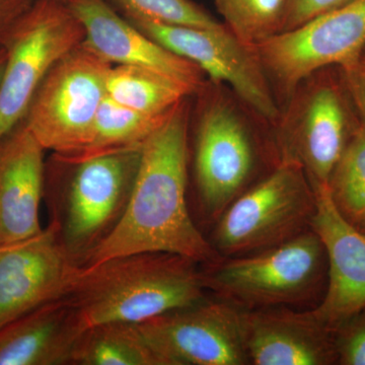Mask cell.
<instances>
[{
	"instance_id": "obj_1",
	"label": "cell",
	"mask_w": 365,
	"mask_h": 365,
	"mask_svg": "<svg viewBox=\"0 0 365 365\" xmlns=\"http://www.w3.org/2000/svg\"><path fill=\"white\" fill-rule=\"evenodd\" d=\"M189 98L180 102L143 143L121 220L81 266L143 252L180 255L202 265L220 258L196 227L187 206Z\"/></svg>"
},
{
	"instance_id": "obj_2",
	"label": "cell",
	"mask_w": 365,
	"mask_h": 365,
	"mask_svg": "<svg viewBox=\"0 0 365 365\" xmlns=\"http://www.w3.org/2000/svg\"><path fill=\"white\" fill-rule=\"evenodd\" d=\"M202 264L163 252L115 257L79 266L64 297L86 328L107 323L139 324L205 299Z\"/></svg>"
},
{
	"instance_id": "obj_3",
	"label": "cell",
	"mask_w": 365,
	"mask_h": 365,
	"mask_svg": "<svg viewBox=\"0 0 365 365\" xmlns=\"http://www.w3.org/2000/svg\"><path fill=\"white\" fill-rule=\"evenodd\" d=\"M196 95L194 174L204 211L217 220L255 184L265 150L276 153L257 133L259 118L228 86L209 81Z\"/></svg>"
},
{
	"instance_id": "obj_4",
	"label": "cell",
	"mask_w": 365,
	"mask_h": 365,
	"mask_svg": "<svg viewBox=\"0 0 365 365\" xmlns=\"http://www.w3.org/2000/svg\"><path fill=\"white\" fill-rule=\"evenodd\" d=\"M361 127L341 67L318 69L300 81L281 109L272 133L278 162L299 163L314 191L327 187Z\"/></svg>"
},
{
	"instance_id": "obj_5",
	"label": "cell",
	"mask_w": 365,
	"mask_h": 365,
	"mask_svg": "<svg viewBox=\"0 0 365 365\" xmlns=\"http://www.w3.org/2000/svg\"><path fill=\"white\" fill-rule=\"evenodd\" d=\"M206 289L246 311L294 306L321 297L328 281L325 247L313 230L278 246L202 265Z\"/></svg>"
},
{
	"instance_id": "obj_6",
	"label": "cell",
	"mask_w": 365,
	"mask_h": 365,
	"mask_svg": "<svg viewBox=\"0 0 365 365\" xmlns=\"http://www.w3.org/2000/svg\"><path fill=\"white\" fill-rule=\"evenodd\" d=\"M317 194L299 163L281 160L217 218L213 248L239 257L272 248L311 230Z\"/></svg>"
},
{
	"instance_id": "obj_7",
	"label": "cell",
	"mask_w": 365,
	"mask_h": 365,
	"mask_svg": "<svg viewBox=\"0 0 365 365\" xmlns=\"http://www.w3.org/2000/svg\"><path fill=\"white\" fill-rule=\"evenodd\" d=\"M111 67L81 42L52 66L36 91L23 121L58 162L88 145Z\"/></svg>"
},
{
	"instance_id": "obj_8",
	"label": "cell",
	"mask_w": 365,
	"mask_h": 365,
	"mask_svg": "<svg viewBox=\"0 0 365 365\" xmlns=\"http://www.w3.org/2000/svg\"><path fill=\"white\" fill-rule=\"evenodd\" d=\"M83 40L81 21L60 0H35L0 37L6 53L0 81V140L23 121L48 71Z\"/></svg>"
},
{
	"instance_id": "obj_9",
	"label": "cell",
	"mask_w": 365,
	"mask_h": 365,
	"mask_svg": "<svg viewBox=\"0 0 365 365\" xmlns=\"http://www.w3.org/2000/svg\"><path fill=\"white\" fill-rule=\"evenodd\" d=\"M141 148L116 151L73 165L58 215L62 241L79 266L121 220L135 180Z\"/></svg>"
},
{
	"instance_id": "obj_10",
	"label": "cell",
	"mask_w": 365,
	"mask_h": 365,
	"mask_svg": "<svg viewBox=\"0 0 365 365\" xmlns=\"http://www.w3.org/2000/svg\"><path fill=\"white\" fill-rule=\"evenodd\" d=\"M127 20L165 49L195 64L209 81L228 86L268 127L277 124L280 107L260 60L253 48L235 39L225 25L200 28Z\"/></svg>"
},
{
	"instance_id": "obj_11",
	"label": "cell",
	"mask_w": 365,
	"mask_h": 365,
	"mask_svg": "<svg viewBox=\"0 0 365 365\" xmlns=\"http://www.w3.org/2000/svg\"><path fill=\"white\" fill-rule=\"evenodd\" d=\"M364 46L365 0H354L254 50L281 110L302 79L324 67L344 66Z\"/></svg>"
},
{
	"instance_id": "obj_12",
	"label": "cell",
	"mask_w": 365,
	"mask_h": 365,
	"mask_svg": "<svg viewBox=\"0 0 365 365\" xmlns=\"http://www.w3.org/2000/svg\"><path fill=\"white\" fill-rule=\"evenodd\" d=\"M163 365L251 364L244 309L203 299L138 324Z\"/></svg>"
},
{
	"instance_id": "obj_13",
	"label": "cell",
	"mask_w": 365,
	"mask_h": 365,
	"mask_svg": "<svg viewBox=\"0 0 365 365\" xmlns=\"http://www.w3.org/2000/svg\"><path fill=\"white\" fill-rule=\"evenodd\" d=\"M78 267L55 220L33 237L0 245V328L64 297Z\"/></svg>"
},
{
	"instance_id": "obj_14",
	"label": "cell",
	"mask_w": 365,
	"mask_h": 365,
	"mask_svg": "<svg viewBox=\"0 0 365 365\" xmlns=\"http://www.w3.org/2000/svg\"><path fill=\"white\" fill-rule=\"evenodd\" d=\"M85 30L88 47L112 66L148 69L196 95L206 76L195 64L165 49L119 14L107 0H67Z\"/></svg>"
},
{
	"instance_id": "obj_15",
	"label": "cell",
	"mask_w": 365,
	"mask_h": 365,
	"mask_svg": "<svg viewBox=\"0 0 365 365\" xmlns=\"http://www.w3.org/2000/svg\"><path fill=\"white\" fill-rule=\"evenodd\" d=\"M316 194L312 230L325 247L328 281L323 299L312 311L335 332L365 307V234L341 215L328 187Z\"/></svg>"
},
{
	"instance_id": "obj_16",
	"label": "cell",
	"mask_w": 365,
	"mask_h": 365,
	"mask_svg": "<svg viewBox=\"0 0 365 365\" xmlns=\"http://www.w3.org/2000/svg\"><path fill=\"white\" fill-rule=\"evenodd\" d=\"M244 330L251 364H337L335 332L319 322L312 309H244Z\"/></svg>"
},
{
	"instance_id": "obj_17",
	"label": "cell",
	"mask_w": 365,
	"mask_h": 365,
	"mask_svg": "<svg viewBox=\"0 0 365 365\" xmlns=\"http://www.w3.org/2000/svg\"><path fill=\"white\" fill-rule=\"evenodd\" d=\"M44 151L24 121L0 140V245L42 232Z\"/></svg>"
},
{
	"instance_id": "obj_18",
	"label": "cell",
	"mask_w": 365,
	"mask_h": 365,
	"mask_svg": "<svg viewBox=\"0 0 365 365\" xmlns=\"http://www.w3.org/2000/svg\"><path fill=\"white\" fill-rule=\"evenodd\" d=\"M86 330L71 300H52L0 328V365L71 364Z\"/></svg>"
},
{
	"instance_id": "obj_19",
	"label": "cell",
	"mask_w": 365,
	"mask_h": 365,
	"mask_svg": "<svg viewBox=\"0 0 365 365\" xmlns=\"http://www.w3.org/2000/svg\"><path fill=\"white\" fill-rule=\"evenodd\" d=\"M76 365H163L138 324L107 322L88 327L79 338Z\"/></svg>"
},
{
	"instance_id": "obj_20",
	"label": "cell",
	"mask_w": 365,
	"mask_h": 365,
	"mask_svg": "<svg viewBox=\"0 0 365 365\" xmlns=\"http://www.w3.org/2000/svg\"><path fill=\"white\" fill-rule=\"evenodd\" d=\"M170 112L162 116L143 114L118 104L106 96L98 108L90 141L85 150L76 157L60 163H76L107 153L141 148Z\"/></svg>"
},
{
	"instance_id": "obj_21",
	"label": "cell",
	"mask_w": 365,
	"mask_h": 365,
	"mask_svg": "<svg viewBox=\"0 0 365 365\" xmlns=\"http://www.w3.org/2000/svg\"><path fill=\"white\" fill-rule=\"evenodd\" d=\"M106 93L118 104L151 116L167 114L184 98L193 96L165 76L129 66H112L106 81Z\"/></svg>"
},
{
	"instance_id": "obj_22",
	"label": "cell",
	"mask_w": 365,
	"mask_h": 365,
	"mask_svg": "<svg viewBox=\"0 0 365 365\" xmlns=\"http://www.w3.org/2000/svg\"><path fill=\"white\" fill-rule=\"evenodd\" d=\"M223 25L242 44L256 48L284 32L289 0H215Z\"/></svg>"
},
{
	"instance_id": "obj_23",
	"label": "cell",
	"mask_w": 365,
	"mask_h": 365,
	"mask_svg": "<svg viewBox=\"0 0 365 365\" xmlns=\"http://www.w3.org/2000/svg\"><path fill=\"white\" fill-rule=\"evenodd\" d=\"M331 199L341 215L355 227L365 220V128L353 136L328 182Z\"/></svg>"
},
{
	"instance_id": "obj_24",
	"label": "cell",
	"mask_w": 365,
	"mask_h": 365,
	"mask_svg": "<svg viewBox=\"0 0 365 365\" xmlns=\"http://www.w3.org/2000/svg\"><path fill=\"white\" fill-rule=\"evenodd\" d=\"M126 19H143L170 24L220 28L222 21L216 20L204 7L192 0H107Z\"/></svg>"
},
{
	"instance_id": "obj_25",
	"label": "cell",
	"mask_w": 365,
	"mask_h": 365,
	"mask_svg": "<svg viewBox=\"0 0 365 365\" xmlns=\"http://www.w3.org/2000/svg\"><path fill=\"white\" fill-rule=\"evenodd\" d=\"M337 364L365 365V307L335 331Z\"/></svg>"
},
{
	"instance_id": "obj_26",
	"label": "cell",
	"mask_w": 365,
	"mask_h": 365,
	"mask_svg": "<svg viewBox=\"0 0 365 365\" xmlns=\"http://www.w3.org/2000/svg\"><path fill=\"white\" fill-rule=\"evenodd\" d=\"M352 1L354 0H289L284 32L299 28L321 14Z\"/></svg>"
},
{
	"instance_id": "obj_27",
	"label": "cell",
	"mask_w": 365,
	"mask_h": 365,
	"mask_svg": "<svg viewBox=\"0 0 365 365\" xmlns=\"http://www.w3.org/2000/svg\"><path fill=\"white\" fill-rule=\"evenodd\" d=\"M340 67L360 123L365 128V46L354 58Z\"/></svg>"
},
{
	"instance_id": "obj_28",
	"label": "cell",
	"mask_w": 365,
	"mask_h": 365,
	"mask_svg": "<svg viewBox=\"0 0 365 365\" xmlns=\"http://www.w3.org/2000/svg\"><path fill=\"white\" fill-rule=\"evenodd\" d=\"M34 2L35 0H0V37Z\"/></svg>"
},
{
	"instance_id": "obj_29",
	"label": "cell",
	"mask_w": 365,
	"mask_h": 365,
	"mask_svg": "<svg viewBox=\"0 0 365 365\" xmlns=\"http://www.w3.org/2000/svg\"><path fill=\"white\" fill-rule=\"evenodd\" d=\"M6 53L4 48L0 45V81L4 76V67H6Z\"/></svg>"
},
{
	"instance_id": "obj_30",
	"label": "cell",
	"mask_w": 365,
	"mask_h": 365,
	"mask_svg": "<svg viewBox=\"0 0 365 365\" xmlns=\"http://www.w3.org/2000/svg\"><path fill=\"white\" fill-rule=\"evenodd\" d=\"M356 227L359 228V230H361L364 234H365V220L361 223V225H359V227Z\"/></svg>"
},
{
	"instance_id": "obj_31",
	"label": "cell",
	"mask_w": 365,
	"mask_h": 365,
	"mask_svg": "<svg viewBox=\"0 0 365 365\" xmlns=\"http://www.w3.org/2000/svg\"><path fill=\"white\" fill-rule=\"evenodd\" d=\"M60 1L67 2V0H60Z\"/></svg>"
}]
</instances>
